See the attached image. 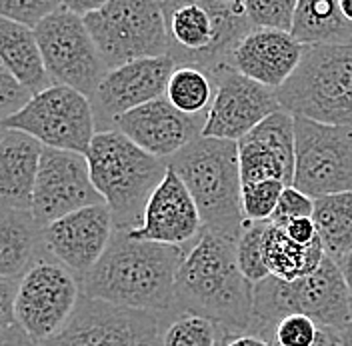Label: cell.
I'll list each match as a JSON object with an SVG mask.
<instances>
[{"label": "cell", "mask_w": 352, "mask_h": 346, "mask_svg": "<svg viewBox=\"0 0 352 346\" xmlns=\"http://www.w3.org/2000/svg\"><path fill=\"white\" fill-rule=\"evenodd\" d=\"M292 186L312 200L352 193V129L294 116Z\"/></svg>", "instance_id": "obj_12"}, {"label": "cell", "mask_w": 352, "mask_h": 346, "mask_svg": "<svg viewBox=\"0 0 352 346\" xmlns=\"http://www.w3.org/2000/svg\"><path fill=\"white\" fill-rule=\"evenodd\" d=\"M298 0H246L244 8L254 28L290 32Z\"/></svg>", "instance_id": "obj_32"}, {"label": "cell", "mask_w": 352, "mask_h": 346, "mask_svg": "<svg viewBox=\"0 0 352 346\" xmlns=\"http://www.w3.org/2000/svg\"><path fill=\"white\" fill-rule=\"evenodd\" d=\"M96 204H104V198L90 178L87 156L44 147L30 208L38 226L46 228L60 218Z\"/></svg>", "instance_id": "obj_14"}, {"label": "cell", "mask_w": 352, "mask_h": 346, "mask_svg": "<svg viewBox=\"0 0 352 346\" xmlns=\"http://www.w3.org/2000/svg\"><path fill=\"white\" fill-rule=\"evenodd\" d=\"M340 346H352V323L346 328H342V336H340Z\"/></svg>", "instance_id": "obj_44"}, {"label": "cell", "mask_w": 352, "mask_h": 346, "mask_svg": "<svg viewBox=\"0 0 352 346\" xmlns=\"http://www.w3.org/2000/svg\"><path fill=\"white\" fill-rule=\"evenodd\" d=\"M290 314H302L318 326L342 330L352 323L351 301L338 264L324 257L305 279L283 282L274 277L254 284L252 323L246 334L272 340L276 325Z\"/></svg>", "instance_id": "obj_6"}, {"label": "cell", "mask_w": 352, "mask_h": 346, "mask_svg": "<svg viewBox=\"0 0 352 346\" xmlns=\"http://www.w3.org/2000/svg\"><path fill=\"white\" fill-rule=\"evenodd\" d=\"M286 235L292 238L296 244H312L314 240H318V233H316V226L312 222V218H298V220H292L288 226H285Z\"/></svg>", "instance_id": "obj_38"}, {"label": "cell", "mask_w": 352, "mask_h": 346, "mask_svg": "<svg viewBox=\"0 0 352 346\" xmlns=\"http://www.w3.org/2000/svg\"><path fill=\"white\" fill-rule=\"evenodd\" d=\"M320 326L302 314L285 316L272 334L270 346H314Z\"/></svg>", "instance_id": "obj_34"}, {"label": "cell", "mask_w": 352, "mask_h": 346, "mask_svg": "<svg viewBox=\"0 0 352 346\" xmlns=\"http://www.w3.org/2000/svg\"><path fill=\"white\" fill-rule=\"evenodd\" d=\"M324 248L320 240L312 244H296L286 235L285 228L276 224H268L264 237V260L270 277L283 282H294L312 274L324 260Z\"/></svg>", "instance_id": "obj_26"}, {"label": "cell", "mask_w": 352, "mask_h": 346, "mask_svg": "<svg viewBox=\"0 0 352 346\" xmlns=\"http://www.w3.org/2000/svg\"><path fill=\"white\" fill-rule=\"evenodd\" d=\"M176 66L173 56H156L109 70L90 98L96 118V132L112 130V122L118 116L164 98Z\"/></svg>", "instance_id": "obj_16"}, {"label": "cell", "mask_w": 352, "mask_h": 346, "mask_svg": "<svg viewBox=\"0 0 352 346\" xmlns=\"http://www.w3.org/2000/svg\"><path fill=\"white\" fill-rule=\"evenodd\" d=\"M192 246L144 242L114 230L102 259L80 281L82 296L134 310L173 312L176 277Z\"/></svg>", "instance_id": "obj_2"}, {"label": "cell", "mask_w": 352, "mask_h": 346, "mask_svg": "<svg viewBox=\"0 0 352 346\" xmlns=\"http://www.w3.org/2000/svg\"><path fill=\"white\" fill-rule=\"evenodd\" d=\"M312 213H314V200L294 186H286L278 204H276L274 215L270 217V222L285 228L292 220L312 218Z\"/></svg>", "instance_id": "obj_35"}, {"label": "cell", "mask_w": 352, "mask_h": 346, "mask_svg": "<svg viewBox=\"0 0 352 346\" xmlns=\"http://www.w3.org/2000/svg\"><path fill=\"white\" fill-rule=\"evenodd\" d=\"M204 122L206 116H188L166 98H158L118 116L112 122V130L122 132L154 158L168 160L202 136Z\"/></svg>", "instance_id": "obj_18"}, {"label": "cell", "mask_w": 352, "mask_h": 346, "mask_svg": "<svg viewBox=\"0 0 352 346\" xmlns=\"http://www.w3.org/2000/svg\"><path fill=\"white\" fill-rule=\"evenodd\" d=\"M202 228L195 198L180 176L168 169L164 180L146 204L142 226L131 230V237L144 242L188 248L197 242Z\"/></svg>", "instance_id": "obj_19"}, {"label": "cell", "mask_w": 352, "mask_h": 346, "mask_svg": "<svg viewBox=\"0 0 352 346\" xmlns=\"http://www.w3.org/2000/svg\"><path fill=\"white\" fill-rule=\"evenodd\" d=\"M16 294L19 281L0 279V330L16 326Z\"/></svg>", "instance_id": "obj_37"}, {"label": "cell", "mask_w": 352, "mask_h": 346, "mask_svg": "<svg viewBox=\"0 0 352 346\" xmlns=\"http://www.w3.org/2000/svg\"><path fill=\"white\" fill-rule=\"evenodd\" d=\"M85 24L109 70L142 58L168 56L162 2L107 0L85 17Z\"/></svg>", "instance_id": "obj_8"}, {"label": "cell", "mask_w": 352, "mask_h": 346, "mask_svg": "<svg viewBox=\"0 0 352 346\" xmlns=\"http://www.w3.org/2000/svg\"><path fill=\"white\" fill-rule=\"evenodd\" d=\"M219 346H270L264 338H258L254 334H236L219 340Z\"/></svg>", "instance_id": "obj_41"}, {"label": "cell", "mask_w": 352, "mask_h": 346, "mask_svg": "<svg viewBox=\"0 0 352 346\" xmlns=\"http://www.w3.org/2000/svg\"><path fill=\"white\" fill-rule=\"evenodd\" d=\"M338 4H340V10H342L344 19L352 24V0H340Z\"/></svg>", "instance_id": "obj_43"}, {"label": "cell", "mask_w": 352, "mask_h": 346, "mask_svg": "<svg viewBox=\"0 0 352 346\" xmlns=\"http://www.w3.org/2000/svg\"><path fill=\"white\" fill-rule=\"evenodd\" d=\"M114 237V220L107 204L88 206L43 228L46 252L82 281L96 266Z\"/></svg>", "instance_id": "obj_17"}, {"label": "cell", "mask_w": 352, "mask_h": 346, "mask_svg": "<svg viewBox=\"0 0 352 346\" xmlns=\"http://www.w3.org/2000/svg\"><path fill=\"white\" fill-rule=\"evenodd\" d=\"M43 151L32 136L6 130L0 140V208L30 213Z\"/></svg>", "instance_id": "obj_22"}, {"label": "cell", "mask_w": 352, "mask_h": 346, "mask_svg": "<svg viewBox=\"0 0 352 346\" xmlns=\"http://www.w3.org/2000/svg\"><path fill=\"white\" fill-rule=\"evenodd\" d=\"M0 346H38L21 326L0 330Z\"/></svg>", "instance_id": "obj_39"}, {"label": "cell", "mask_w": 352, "mask_h": 346, "mask_svg": "<svg viewBox=\"0 0 352 346\" xmlns=\"http://www.w3.org/2000/svg\"><path fill=\"white\" fill-rule=\"evenodd\" d=\"M4 134H6V129H4V127H2V122H0V140L4 138Z\"/></svg>", "instance_id": "obj_45"}, {"label": "cell", "mask_w": 352, "mask_h": 346, "mask_svg": "<svg viewBox=\"0 0 352 346\" xmlns=\"http://www.w3.org/2000/svg\"><path fill=\"white\" fill-rule=\"evenodd\" d=\"M0 65L32 96L52 87L34 30L0 17Z\"/></svg>", "instance_id": "obj_24"}, {"label": "cell", "mask_w": 352, "mask_h": 346, "mask_svg": "<svg viewBox=\"0 0 352 346\" xmlns=\"http://www.w3.org/2000/svg\"><path fill=\"white\" fill-rule=\"evenodd\" d=\"M285 188V184L278 180H258L242 184V218L254 222L270 220Z\"/></svg>", "instance_id": "obj_31"}, {"label": "cell", "mask_w": 352, "mask_h": 346, "mask_svg": "<svg viewBox=\"0 0 352 346\" xmlns=\"http://www.w3.org/2000/svg\"><path fill=\"white\" fill-rule=\"evenodd\" d=\"M104 2H107V0H66L63 4H65L70 12H74V14H78L80 19H85L90 12L98 10Z\"/></svg>", "instance_id": "obj_40"}, {"label": "cell", "mask_w": 352, "mask_h": 346, "mask_svg": "<svg viewBox=\"0 0 352 346\" xmlns=\"http://www.w3.org/2000/svg\"><path fill=\"white\" fill-rule=\"evenodd\" d=\"M6 130H19L46 149L78 152L87 156L96 136V118L90 98L78 90L52 85L34 94L28 105L2 122Z\"/></svg>", "instance_id": "obj_9"}, {"label": "cell", "mask_w": 352, "mask_h": 346, "mask_svg": "<svg viewBox=\"0 0 352 346\" xmlns=\"http://www.w3.org/2000/svg\"><path fill=\"white\" fill-rule=\"evenodd\" d=\"M80 296L78 277L46 252L19 281L16 326L43 345L63 332Z\"/></svg>", "instance_id": "obj_13"}, {"label": "cell", "mask_w": 352, "mask_h": 346, "mask_svg": "<svg viewBox=\"0 0 352 346\" xmlns=\"http://www.w3.org/2000/svg\"><path fill=\"white\" fill-rule=\"evenodd\" d=\"M294 138V116L280 109L239 140L242 184L278 180L292 186Z\"/></svg>", "instance_id": "obj_20"}, {"label": "cell", "mask_w": 352, "mask_h": 346, "mask_svg": "<svg viewBox=\"0 0 352 346\" xmlns=\"http://www.w3.org/2000/svg\"><path fill=\"white\" fill-rule=\"evenodd\" d=\"M276 96L292 116L352 129V44L307 46L296 72Z\"/></svg>", "instance_id": "obj_7"}, {"label": "cell", "mask_w": 352, "mask_h": 346, "mask_svg": "<svg viewBox=\"0 0 352 346\" xmlns=\"http://www.w3.org/2000/svg\"><path fill=\"white\" fill-rule=\"evenodd\" d=\"M164 346H219V328L214 323L190 316V314H180L175 316L162 336Z\"/></svg>", "instance_id": "obj_30"}, {"label": "cell", "mask_w": 352, "mask_h": 346, "mask_svg": "<svg viewBox=\"0 0 352 346\" xmlns=\"http://www.w3.org/2000/svg\"><path fill=\"white\" fill-rule=\"evenodd\" d=\"M168 32V56L178 66H195L208 74L230 66L236 46L254 26L241 0L162 2Z\"/></svg>", "instance_id": "obj_5"}, {"label": "cell", "mask_w": 352, "mask_h": 346, "mask_svg": "<svg viewBox=\"0 0 352 346\" xmlns=\"http://www.w3.org/2000/svg\"><path fill=\"white\" fill-rule=\"evenodd\" d=\"M175 316L80 296L63 332L38 346H164V330Z\"/></svg>", "instance_id": "obj_10"}, {"label": "cell", "mask_w": 352, "mask_h": 346, "mask_svg": "<svg viewBox=\"0 0 352 346\" xmlns=\"http://www.w3.org/2000/svg\"><path fill=\"white\" fill-rule=\"evenodd\" d=\"M290 34L302 46H346L352 24L336 0H298Z\"/></svg>", "instance_id": "obj_25"}, {"label": "cell", "mask_w": 352, "mask_h": 346, "mask_svg": "<svg viewBox=\"0 0 352 346\" xmlns=\"http://www.w3.org/2000/svg\"><path fill=\"white\" fill-rule=\"evenodd\" d=\"M338 268H340V274H342L344 284H346V290H349V301H351L352 312V252H349L344 259L338 262Z\"/></svg>", "instance_id": "obj_42"}, {"label": "cell", "mask_w": 352, "mask_h": 346, "mask_svg": "<svg viewBox=\"0 0 352 346\" xmlns=\"http://www.w3.org/2000/svg\"><path fill=\"white\" fill-rule=\"evenodd\" d=\"M166 164L195 198L204 230L239 240L244 222L239 142L198 136Z\"/></svg>", "instance_id": "obj_4"}, {"label": "cell", "mask_w": 352, "mask_h": 346, "mask_svg": "<svg viewBox=\"0 0 352 346\" xmlns=\"http://www.w3.org/2000/svg\"><path fill=\"white\" fill-rule=\"evenodd\" d=\"M34 34L52 85L74 88L92 98L109 74V66L92 41L85 19L60 4L34 28Z\"/></svg>", "instance_id": "obj_11"}, {"label": "cell", "mask_w": 352, "mask_h": 346, "mask_svg": "<svg viewBox=\"0 0 352 346\" xmlns=\"http://www.w3.org/2000/svg\"><path fill=\"white\" fill-rule=\"evenodd\" d=\"M312 222L329 259L338 264L352 252V193L316 198Z\"/></svg>", "instance_id": "obj_27"}, {"label": "cell", "mask_w": 352, "mask_h": 346, "mask_svg": "<svg viewBox=\"0 0 352 346\" xmlns=\"http://www.w3.org/2000/svg\"><path fill=\"white\" fill-rule=\"evenodd\" d=\"M90 178L112 213L114 230L142 226L146 204L168 173L166 160L154 158L118 130H102L87 152Z\"/></svg>", "instance_id": "obj_3"}, {"label": "cell", "mask_w": 352, "mask_h": 346, "mask_svg": "<svg viewBox=\"0 0 352 346\" xmlns=\"http://www.w3.org/2000/svg\"><path fill=\"white\" fill-rule=\"evenodd\" d=\"M214 94L217 85L208 72L195 66H176L164 98L188 116H206L214 102Z\"/></svg>", "instance_id": "obj_28"}, {"label": "cell", "mask_w": 352, "mask_h": 346, "mask_svg": "<svg viewBox=\"0 0 352 346\" xmlns=\"http://www.w3.org/2000/svg\"><path fill=\"white\" fill-rule=\"evenodd\" d=\"M32 94L22 87L21 83L0 65V122L8 120L16 112H21Z\"/></svg>", "instance_id": "obj_36"}, {"label": "cell", "mask_w": 352, "mask_h": 346, "mask_svg": "<svg viewBox=\"0 0 352 346\" xmlns=\"http://www.w3.org/2000/svg\"><path fill=\"white\" fill-rule=\"evenodd\" d=\"M236 242L202 228L176 277L173 314L214 323L219 340L246 334L252 323L254 284L242 274Z\"/></svg>", "instance_id": "obj_1"}, {"label": "cell", "mask_w": 352, "mask_h": 346, "mask_svg": "<svg viewBox=\"0 0 352 346\" xmlns=\"http://www.w3.org/2000/svg\"><path fill=\"white\" fill-rule=\"evenodd\" d=\"M268 224H270V220H266V222L244 220L241 237L236 242V252H239V264H241L242 274L252 284H258V282L266 281L270 277L266 260H264V237H266Z\"/></svg>", "instance_id": "obj_29"}, {"label": "cell", "mask_w": 352, "mask_h": 346, "mask_svg": "<svg viewBox=\"0 0 352 346\" xmlns=\"http://www.w3.org/2000/svg\"><path fill=\"white\" fill-rule=\"evenodd\" d=\"M43 255V226L32 213L0 208V279L21 281Z\"/></svg>", "instance_id": "obj_23"}, {"label": "cell", "mask_w": 352, "mask_h": 346, "mask_svg": "<svg viewBox=\"0 0 352 346\" xmlns=\"http://www.w3.org/2000/svg\"><path fill=\"white\" fill-rule=\"evenodd\" d=\"M60 4V0H0V17L34 30L54 10H58Z\"/></svg>", "instance_id": "obj_33"}, {"label": "cell", "mask_w": 352, "mask_h": 346, "mask_svg": "<svg viewBox=\"0 0 352 346\" xmlns=\"http://www.w3.org/2000/svg\"><path fill=\"white\" fill-rule=\"evenodd\" d=\"M305 48L307 46L294 41L290 32L254 28L236 46L230 66L242 76L278 90L296 72L305 56Z\"/></svg>", "instance_id": "obj_21"}, {"label": "cell", "mask_w": 352, "mask_h": 346, "mask_svg": "<svg viewBox=\"0 0 352 346\" xmlns=\"http://www.w3.org/2000/svg\"><path fill=\"white\" fill-rule=\"evenodd\" d=\"M210 76L217 85V94L202 129L206 138L239 142L283 109L276 90L242 76L232 66H222Z\"/></svg>", "instance_id": "obj_15"}]
</instances>
